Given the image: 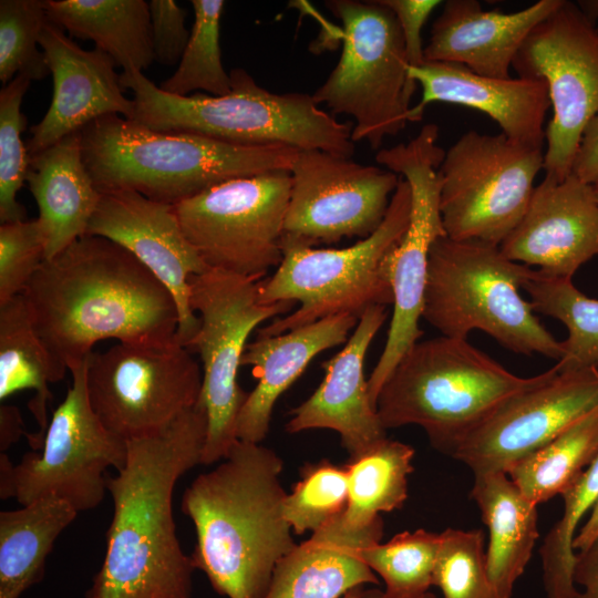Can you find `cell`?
<instances>
[{
    "instance_id": "1",
    "label": "cell",
    "mask_w": 598,
    "mask_h": 598,
    "mask_svg": "<svg viewBox=\"0 0 598 598\" xmlns=\"http://www.w3.org/2000/svg\"><path fill=\"white\" fill-rule=\"evenodd\" d=\"M22 296L38 336L64 372L102 340L156 346L176 339L173 295L130 251L104 237L84 235L45 259Z\"/></svg>"
},
{
    "instance_id": "2",
    "label": "cell",
    "mask_w": 598,
    "mask_h": 598,
    "mask_svg": "<svg viewBox=\"0 0 598 598\" xmlns=\"http://www.w3.org/2000/svg\"><path fill=\"white\" fill-rule=\"evenodd\" d=\"M207 414L198 402L159 433L126 442L125 466L107 477L113 516L85 598H193L190 556L173 512L178 480L202 464Z\"/></svg>"
},
{
    "instance_id": "3",
    "label": "cell",
    "mask_w": 598,
    "mask_h": 598,
    "mask_svg": "<svg viewBox=\"0 0 598 598\" xmlns=\"http://www.w3.org/2000/svg\"><path fill=\"white\" fill-rule=\"evenodd\" d=\"M282 470L274 450L237 440L184 491L181 509L196 530L190 558L218 595L264 598L278 563L298 545L283 516Z\"/></svg>"
},
{
    "instance_id": "4",
    "label": "cell",
    "mask_w": 598,
    "mask_h": 598,
    "mask_svg": "<svg viewBox=\"0 0 598 598\" xmlns=\"http://www.w3.org/2000/svg\"><path fill=\"white\" fill-rule=\"evenodd\" d=\"M81 148L101 193L133 190L168 205L229 179L290 172L300 151L156 131L118 114L102 116L82 128Z\"/></svg>"
},
{
    "instance_id": "5",
    "label": "cell",
    "mask_w": 598,
    "mask_h": 598,
    "mask_svg": "<svg viewBox=\"0 0 598 598\" xmlns=\"http://www.w3.org/2000/svg\"><path fill=\"white\" fill-rule=\"evenodd\" d=\"M231 91L214 96L164 92L141 71H122L120 83L133 94V120L156 131L192 133L238 145L280 144L351 158L352 126L321 110L312 94L274 93L244 69L229 73Z\"/></svg>"
},
{
    "instance_id": "6",
    "label": "cell",
    "mask_w": 598,
    "mask_h": 598,
    "mask_svg": "<svg viewBox=\"0 0 598 598\" xmlns=\"http://www.w3.org/2000/svg\"><path fill=\"white\" fill-rule=\"evenodd\" d=\"M551 372L518 377L467 339L441 336L408 350L383 384L375 410L385 430L417 425L446 454L506 400Z\"/></svg>"
},
{
    "instance_id": "7",
    "label": "cell",
    "mask_w": 598,
    "mask_h": 598,
    "mask_svg": "<svg viewBox=\"0 0 598 598\" xmlns=\"http://www.w3.org/2000/svg\"><path fill=\"white\" fill-rule=\"evenodd\" d=\"M532 272L499 246L442 236L429 254L422 318L445 337L467 339L481 330L512 352L558 361L561 341L519 293Z\"/></svg>"
},
{
    "instance_id": "8",
    "label": "cell",
    "mask_w": 598,
    "mask_h": 598,
    "mask_svg": "<svg viewBox=\"0 0 598 598\" xmlns=\"http://www.w3.org/2000/svg\"><path fill=\"white\" fill-rule=\"evenodd\" d=\"M411 206L410 185L401 177L383 223L352 246L313 248L283 235L282 260L260 281V301H297L300 307L257 337L281 334L330 316L359 318L371 306L393 303L390 259L409 227Z\"/></svg>"
},
{
    "instance_id": "9",
    "label": "cell",
    "mask_w": 598,
    "mask_h": 598,
    "mask_svg": "<svg viewBox=\"0 0 598 598\" xmlns=\"http://www.w3.org/2000/svg\"><path fill=\"white\" fill-rule=\"evenodd\" d=\"M326 6L342 22L343 49L312 97L333 114L352 116L353 143L365 141L377 150L410 122L416 87L399 22L381 0H330Z\"/></svg>"
},
{
    "instance_id": "10",
    "label": "cell",
    "mask_w": 598,
    "mask_h": 598,
    "mask_svg": "<svg viewBox=\"0 0 598 598\" xmlns=\"http://www.w3.org/2000/svg\"><path fill=\"white\" fill-rule=\"evenodd\" d=\"M260 281L212 268L189 279V302L199 313L200 326L186 347L202 361L199 403L207 414L204 465L220 462L238 440L236 423L248 393L237 375L248 337L261 322L295 305L262 303Z\"/></svg>"
},
{
    "instance_id": "11",
    "label": "cell",
    "mask_w": 598,
    "mask_h": 598,
    "mask_svg": "<svg viewBox=\"0 0 598 598\" xmlns=\"http://www.w3.org/2000/svg\"><path fill=\"white\" fill-rule=\"evenodd\" d=\"M87 359L70 369L72 384L53 412L42 446L18 464L0 453V497L22 505L55 496L79 513L99 506L107 492L109 467L122 470L126 442L110 432L93 411L86 382Z\"/></svg>"
},
{
    "instance_id": "12",
    "label": "cell",
    "mask_w": 598,
    "mask_h": 598,
    "mask_svg": "<svg viewBox=\"0 0 598 598\" xmlns=\"http://www.w3.org/2000/svg\"><path fill=\"white\" fill-rule=\"evenodd\" d=\"M543 146L471 130L439 168L446 237L499 246L523 218L544 168Z\"/></svg>"
},
{
    "instance_id": "13",
    "label": "cell",
    "mask_w": 598,
    "mask_h": 598,
    "mask_svg": "<svg viewBox=\"0 0 598 598\" xmlns=\"http://www.w3.org/2000/svg\"><path fill=\"white\" fill-rule=\"evenodd\" d=\"M289 171L239 177L174 205L188 241L212 269L262 280L282 260Z\"/></svg>"
},
{
    "instance_id": "14",
    "label": "cell",
    "mask_w": 598,
    "mask_h": 598,
    "mask_svg": "<svg viewBox=\"0 0 598 598\" xmlns=\"http://www.w3.org/2000/svg\"><path fill=\"white\" fill-rule=\"evenodd\" d=\"M87 392L103 425L125 442L155 435L199 402L203 370L176 339L116 343L87 358Z\"/></svg>"
},
{
    "instance_id": "15",
    "label": "cell",
    "mask_w": 598,
    "mask_h": 598,
    "mask_svg": "<svg viewBox=\"0 0 598 598\" xmlns=\"http://www.w3.org/2000/svg\"><path fill=\"white\" fill-rule=\"evenodd\" d=\"M437 137L439 126L425 124L409 143L380 150L375 156L379 164L409 183L412 206L409 227L390 259L393 313L384 349L368 380L374 408L383 384L423 334L419 322L424 307L429 254L433 243L446 236L440 212L439 174L445 151L437 145Z\"/></svg>"
},
{
    "instance_id": "16",
    "label": "cell",
    "mask_w": 598,
    "mask_h": 598,
    "mask_svg": "<svg viewBox=\"0 0 598 598\" xmlns=\"http://www.w3.org/2000/svg\"><path fill=\"white\" fill-rule=\"evenodd\" d=\"M520 78L545 81L553 116L545 130V177L571 174L582 132L598 114V31L563 0L528 34L513 61Z\"/></svg>"
},
{
    "instance_id": "17",
    "label": "cell",
    "mask_w": 598,
    "mask_h": 598,
    "mask_svg": "<svg viewBox=\"0 0 598 598\" xmlns=\"http://www.w3.org/2000/svg\"><path fill=\"white\" fill-rule=\"evenodd\" d=\"M290 174L283 235L310 246L373 234L401 178L320 150L299 151Z\"/></svg>"
},
{
    "instance_id": "18",
    "label": "cell",
    "mask_w": 598,
    "mask_h": 598,
    "mask_svg": "<svg viewBox=\"0 0 598 598\" xmlns=\"http://www.w3.org/2000/svg\"><path fill=\"white\" fill-rule=\"evenodd\" d=\"M598 408V368L558 372L499 405L446 455L474 474L504 472Z\"/></svg>"
},
{
    "instance_id": "19",
    "label": "cell",
    "mask_w": 598,
    "mask_h": 598,
    "mask_svg": "<svg viewBox=\"0 0 598 598\" xmlns=\"http://www.w3.org/2000/svg\"><path fill=\"white\" fill-rule=\"evenodd\" d=\"M86 235L118 244L169 290L178 309L176 340L186 347L200 326L189 302V279L209 267L183 233L174 205L133 190L102 193Z\"/></svg>"
},
{
    "instance_id": "20",
    "label": "cell",
    "mask_w": 598,
    "mask_h": 598,
    "mask_svg": "<svg viewBox=\"0 0 598 598\" xmlns=\"http://www.w3.org/2000/svg\"><path fill=\"white\" fill-rule=\"evenodd\" d=\"M499 249L513 261L538 267L545 276L573 279L598 255L595 188L574 174L561 182L544 177Z\"/></svg>"
},
{
    "instance_id": "21",
    "label": "cell",
    "mask_w": 598,
    "mask_h": 598,
    "mask_svg": "<svg viewBox=\"0 0 598 598\" xmlns=\"http://www.w3.org/2000/svg\"><path fill=\"white\" fill-rule=\"evenodd\" d=\"M40 48L53 79V96L43 118L30 130L33 155L109 114L133 120V100L124 95L116 63L105 52L84 50L56 24L45 23Z\"/></svg>"
},
{
    "instance_id": "22",
    "label": "cell",
    "mask_w": 598,
    "mask_h": 598,
    "mask_svg": "<svg viewBox=\"0 0 598 598\" xmlns=\"http://www.w3.org/2000/svg\"><path fill=\"white\" fill-rule=\"evenodd\" d=\"M386 316V306L381 305L362 312L342 350L322 363L326 375L318 389L290 412L288 433L333 430L350 456L386 437L363 369L367 351Z\"/></svg>"
},
{
    "instance_id": "23",
    "label": "cell",
    "mask_w": 598,
    "mask_h": 598,
    "mask_svg": "<svg viewBox=\"0 0 598 598\" xmlns=\"http://www.w3.org/2000/svg\"><path fill=\"white\" fill-rule=\"evenodd\" d=\"M409 74L422 87L410 122L421 121L430 103L458 104L488 115L511 140L543 146V125L550 107L545 81L483 76L461 64L435 61L409 68Z\"/></svg>"
},
{
    "instance_id": "24",
    "label": "cell",
    "mask_w": 598,
    "mask_h": 598,
    "mask_svg": "<svg viewBox=\"0 0 598 598\" xmlns=\"http://www.w3.org/2000/svg\"><path fill=\"white\" fill-rule=\"evenodd\" d=\"M563 0H539L515 12L484 11L475 0H448L434 20L424 61L466 66L489 78H511L509 69L532 30Z\"/></svg>"
},
{
    "instance_id": "25",
    "label": "cell",
    "mask_w": 598,
    "mask_h": 598,
    "mask_svg": "<svg viewBox=\"0 0 598 598\" xmlns=\"http://www.w3.org/2000/svg\"><path fill=\"white\" fill-rule=\"evenodd\" d=\"M358 320L348 313L330 316L281 334L257 337L247 343L240 364L251 367L258 383L239 412L237 439L261 443L269 432L280 395L316 355L347 342Z\"/></svg>"
},
{
    "instance_id": "26",
    "label": "cell",
    "mask_w": 598,
    "mask_h": 598,
    "mask_svg": "<svg viewBox=\"0 0 598 598\" xmlns=\"http://www.w3.org/2000/svg\"><path fill=\"white\" fill-rule=\"evenodd\" d=\"M342 514L278 563L264 598H342L358 587L379 584L362 550L381 542L382 517L352 528Z\"/></svg>"
},
{
    "instance_id": "27",
    "label": "cell",
    "mask_w": 598,
    "mask_h": 598,
    "mask_svg": "<svg viewBox=\"0 0 598 598\" xmlns=\"http://www.w3.org/2000/svg\"><path fill=\"white\" fill-rule=\"evenodd\" d=\"M25 182L51 259L86 235L102 197L83 162L81 131L30 155Z\"/></svg>"
},
{
    "instance_id": "28",
    "label": "cell",
    "mask_w": 598,
    "mask_h": 598,
    "mask_svg": "<svg viewBox=\"0 0 598 598\" xmlns=\"http://www.w3.org/2000/svg\"><path fill=\"white\" fill-rule=\"evenodd\" d=\"M471 498L488 529L489 579L499 598H512L538 538L537 506L504 472L474 474Z\"/></svg>"
},
{
    "instance_id": "29",
    "label": "cell",
    "mask_w": 598,
    "mask_h": 598,
    "mask_svg": "<svg viewBox=\"0 0 598 598\" xmlns=\"http://www.w3.org/2000/svg\"><path fill=\"white\" fill-rule=\"evenodd\" d=\"M48 20L71 37L91 40L123 71L153 62L150 4L144 0H44Z\"/></svg>"
},
{
    "instance_id": "30",
    "label": "cell",
    "mask_w": 598,
    "mask_h": 598,
    "mask_svg": "<svg viewBox=\"0 0 598 598\" xmlns=\"http://www.w3.org/2000/svg\"><path fill=\"white\" fill-rule=\"evenodd\" d=\"M78 514L55 496L0 512V598H20L42 580L54 542Z\"/></svg>"
},
{
    "instance_id": "31",
    "label": "cell",
    "mask_w": 598,
    "mask_h": 598,
    "mask_svg": "<svg viewBox=\"0 0 598 598\" xmlns=\"http://www.w3.org/2000/svg\"><path fill=\"white\" fill-rule=\"evenodd\" d=\"M65 375L38 336L22 295L0 305V400L21 390H34L29 402L39 430L27 434L32 451H39L49 425L47 406L50 383Z\"/></svg>"
},
{
    "instance_id": "32",
    "label": "cell",
    "mask_w": 598,
    "mask_h": 598,
    "mask_svg": "<svg viewBox=\"0 0 598 598\" xmlns=\"http://www.w3.org/2000/svg\"><path fill=\"white\" fill-rule=\"evenodd\" d=\"M414 453L411 445L384 437L350 456L346 465L348 504L342 514L346 525L367 527L381 518V513L403 506Z\"/></svg>"
},
{
    "instance_id": "33",
    "label": "cell",
    "mask_w": 598,
    "mask_h": 598,
    "mask_svg": "<svg viewBox=\"0 0 598 598\" xmlns=\"http://www.w3.org/2000/svg\"><path fill=\"white\" fill-rule=\"evenodd\" d=\"M598 456V408L518 461L507 475L536 506L561 495Z\"/></svg>"
},
{
    "instance_id": "34",
    "label": "cell",
    "mask_w": 598,
    "mask_h": 598,
    "mask_svg": "<svg viewBox=\"0 0 598 598\" xmlns=\"http://www.w3.org/2000/svg\"><path fill=\"white\" fill-rule=\"evenodd\" d=\"M523 289L536 313L559 320L568 337L561 341L558 372L598 368V299L582 293L571 279L533 270Z\"/></svg>"
},
{
    "instance_id": "35",
    "label": "cell",
    "mask_w": 598,
    "mask_h": 598,
    "mask_svg": "<svg viewBox=\"0 0 598 598\" xmlns=\"http://www.w3.org/2000/svg\"><path fill=\"white\" fill-rule=\"evenodd\" d=\"M194 24L175 72L158 86L166 93L189 96L196 91L220 96L230 93V75L221 62L219 35L225 7L221 0H192Z\"/></svg>"
},
{
    "instance_id": "36",
    "label": "cell",
    "mask_w": 598,
    "mask_h": 598,
    "mask_svg": "<svg viewBox=\"0 0 598 598\" xmlns=\"http://www.w3.org/2000/svg\"><path fill=\"white\" fill-rule=\"evenodd\" d=\"M560 496L563 514L539 549L543 581L547 598H575L573 543L578 525L598 499V456Z\"/></svg>"
},
{
    "instance_id": "37",
    "label": "cell",
    "mask_w": 598,
    "mask_h": 598,
    "mask_svg": "<svg viewBox=\"0 0 598 598\" xmlns=\"http://www.w3.org/2000/svg\"><path fill=\"white\" fill-rule=\"evenodd\" d=\"M441 533L405 530L386 543L362 550V558L384 582V591L395 596H416L430 591L441 547Z\"/></svg>"
},
{
    "instance_id": "38",
    "label": "cell",
    "mask_w": 598,
    "mask_h": 598,
    "mask_svg": "<svg viewBox=\"0 0 598 598\" xmlns=\"http://www.w3.org/2000/svg\"><path fill=\"white\" fill-rule=\"evenodd\" d=\"M348 473L328 460L308 463L283 502V516L292 532L315 533L339 517L348 504Z\"/></svg>"
},
{
    "instance_id": "39",
    "label": "cell",
    "mask_w": 598,
    "mask_h": 598,
    "mask_svg": "<svg viewBox=\"0 0 598 598\" xmlns=\"http://www.w3.org/2000/svg\"><path fill=\"white\" fill-rule=\"evenodd\" d=\"M47 22L44 0L0 1V81L3 85L18 74L32 81L50 73L44 53L39 49Z\"/></svg>"
},
{
    "instance_id": "40",
    "label": "cell",
    "mask_w": 598,
    "mask_h": 598,
    "mask_svg": "<svg viewBox=\"0 0 598 598\" xmlns=\"http://www.w3.org/2000/svg\"><path fill=\"white\" fill-rule=\"evenodd\" d=\"M30 82L27 75L18 74L0 91L1 224L27 220V210L17 200V194L25 182L30 158L21 138L27 124L21 105Z\"/></svg>"
},
{
    "instance_id": "41",
    "label": "cell",
    "mask_w": 598,
    "mask_h": 598,
    "mask_svg": "<svg viewBox=\"0 0 598 598\" xmlns=\"http://www.w3.org/2000/svg\"><path fill=\"white\" fill-rule=\"evenodd\" d=\"M433 573L443 598H499L487 567L482 529L447 528Z\"/></svg>"
},
{
    "instance_id": "42",
    "label": "cell",
    "mask_w": 598,
    "mask_h": 598,
    "mask_svg": "<svg viewBox=\"0 0 598 598\" xmlns=\"http://www.w3.org/2000/svg\"><path fill=\"white\" fill-rule=\"evenodd\" d=\"M45 260V240L38 218L0 226V305L22 295Z\"/></svg>"
},
{
    "instance_id": "43",
    "label": "cell",
    "mask_w": 598,
    "mask_h": 598,
    "mask_svg": "<svg viewBox=\"0 0 598 598\" xmlns=\"http://www.w3.org/2000/svg\"><path fill=\"white\" fill-rule=\"evenodd\" d=\"M151 32L154 61L172 66L179 63L190 31L186 28V11L174 0H151Z\"/></svg>"
},
{
    "instance_id": "44",
    "label": "cell",
    "mask_w": 598,
    "mask_h": 598,
    "mask_svg": "<svg viewBox=\"0 0 598 598\" xmlns=\"http://www.w3.org/2000/svg\"><path fill=\"white\" fill-rule=\"evenodd\" d=\"M395 16L405 45L409 68L424 62L422 29L433 10L441 4L439 0H381Z\"/></svg>"
},
{
    "instance_id": "45",
    "label": "cell",
    "mask_w": 598,
    "mask_h": 598,
    "mask_svg": "<svg viewBox=\"0 0 598 598\" xmlns=\"http://www.w3.org/2000/svg\"><path fill=\"white\" fill-rule=\"evenodd\" d=\"M571 174L598 189V114L585 127Z\"/></svg>"
},
{
    "instance_id": "46",
    "label": "cell",
    "mask_w": 598,
    "mask_h": 598,
    "mask_svg": "<svg viewBox=\"0 0 598 598\" xmlns=\"http://www.w3.org/2000/svg\"><path fill=\"white\" fill-rule=\"evenodd\" d=\"M573 579L577 587L575 598H598V537L576 551Z\"/></svg>"
},
{
    "instance_id": "47",
    "label": "cell",
    "mask_w": 598,
    "mask_h": 598,
    "mask_svg": "<svg viewBox=\"0 0 598 598\" xmlns=\"http://www.w3.org/2000/svg\"><path fill=\"white\" fill-rule=\"evenodd\" d=\"M24 434L20 411L14 405L0 406V453L6 451Z\"/></svg>"
},
{
    "instance_id": "48",
    "label": "cell",
    "mask_w": 598,
    "mask_h": 598,
    "mask_svg": "<svg viewBox=\"0 0 598 598\" xmlns=\"http://www.w3.org/2000/svg\"><path fill=\"white\" fill-rule=\"evenodd\" d=\"M598 537V499L588 514L584 525L578 528L573 547L575 551L587 548Z\"/></svg>"
},
{
    "instance_id": "49",
    "label": "cell",
    "mask_w": 598,
    "mask_h": 598,
    "mask_svg": "<svg viewBox=\"0 0 598 598\" xmlns=\"http://www.w3.org/2000/svg\"><path fill=\"white\" fill-rule=\"evenodd\" d=\"M576 4L598 31V0H579Z\"/></svg>"
},
{
    "instance_id": "50",
    "label": "cell",
    "mask_w": 598,
    "mask_h": 598,
    "mask_svg": "<svg viewBox=\"0 0 598 598\" xmlns=\"http://www.w3.org/2000/svg\"><path fill=\"white\" fill-rule=\"evenodd\" d=\"M363 598H436V596L430 591L416 596H395L380 589H365Z\"/></svg>"
},
{
    "instance_id": "51",
    "label": "cell",
    "mask_w": 598,
    "mask_h": 598,
    "mask_svg": "<svg viewBox=\"0 0 598 598\" xmlns=\"http://www.w3.org/2000/svg\"><path fill=\"white\" fill-rule=\"evenodd\" d=\"M364 587H358L355 589H352L347 595H344L342 598H363L364 597Z\"/></svg>"
},
{
    "instance_id": "52",
    "label": "cell",
    "mask_w": 598,
    "mask_h": 598,
    "mask_svg": "<svg viewBox=\"0 0 598 598\" xmlns=\"http://www.w3.org/2000/svg\"><path fill=\"white\" fill-rule=\"evenodd\" d=\"M595 192H596V197H597V200H598V189H595Z\"/></svg>"
}]
</instances>
